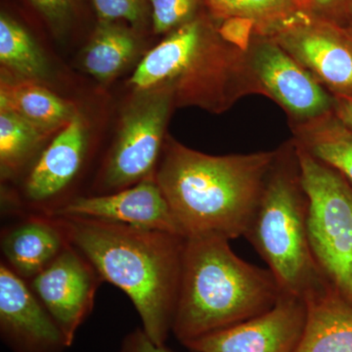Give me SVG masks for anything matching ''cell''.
Here are the masks:
<instances>
[{
	"mask_svg": "<svg viewBox=\"0 0 352 352\" xmlns=\"http://www.w3.org/2000/svg\"><path fill=\"white\" fill-rule=\"evenodd\" d=\"M58 219L69 243L104 281L131 298L153 342L166 344L179 294L184 236L103 220Z\"/></svg>",
	"mask_w": 352,
	"mask_h": 352,
	"instance_id": "6da1fadb",
	"label": "cell"
},
{
	"mask_svg": "<svg viewBox=\"0 0 352 352\" xmlns=\"http://www.w3.org/2000/svg\"><path fill=\"white\" fill-rule=\"evenodd\" d=\"M275 152L210 156L173 143L155 178L184 237L247 235Z\"/></svg>",
	"mask_w": 352,
	"mask_h": 352,
	"instance_id": "7a4b0ae2",
	"label": "cell"
},
{
	"mask_svg": "<svg viewBox=\"0 0 352 352\" xmlns=\"http://www.w3.org/2000/svg\"><path fill=\"white\" fill-rule=\"evenodd\" d=\"M219 236L185 237L173 333L187 342L270 310L282 291L270 270L239 258Z\"/></svg>",
	"mask_w": 352,
	"mask_h": 352,
	"instance_id": "3957f363",
	"label": "cell"
},
{
	"mask_svg": "<svg viewBox=\"0 0 352 352\" xmlns=\"http://www.w3.org/2000/svg\"><path fill=\"white\" fill-rule=\"evenodd\" d=\"M270 173L245 237L267 264L282 293L305 298L328 281L310 245L307 197L298 171L296 175L285 170Z\"/></svg>",
	"mask_w": 352,
	"mask_h": 352,
	"instance_id": "277c9868",
	"label": "cell"
},
{
	"mask_svg": "<svg viewBox=\"0 0 352 352\" xmlns=\"http://www.w3.org/2000/svg\"><path fill=\"white\" fill-rule=\"evenodd\" d=\"M310 245L322 274L352 302V189L337 170L296 150Z\"/></svg>",
	"mask_w": 352,
	"mask_h": 352,
	"instance_id": "5b68a950",
	"label": "cell"
},
{
	"mask_svg": "<svg viewBox=\"0 0 352 352\" xmlns=\"http://www.w3.org/2000/svg\"><path fill=\"white\" fill-rule=\"evenodd\" d=\"M144 92L124 113L117 141L102 168L99 183L104 194L129 188L156 173L171 89L157 87Z\"/></svg>",
	"mask_w": 352,
	"mask_h": 352,
	"instance_id": "8992f818",
	"label": "cell"
},
{
	"mask_svg": "<svg viewBox=\"0 0 352 352\" xmlns=\"http://www.w3.org/2000/svg\"><path fill=\"white\" fill-rule=\"evenodd\" d=\"M102 282L96 268L69 243L50 266L28 283L72 346L78 328L94 309Z\"/></svg>",
	"mask_w": 352,
	"mask_h": 352,
	"instance_id": "52a82bcc",
	"label": "cell"
},
{
	"mask_svg": "<svg viewBox=\"0 0 352 352\" xmlns=\"http://www.w3.org/2000/svg\"><path fill=\"white\" fill-rule=\"evenodd\" d=\"M270 38L336 94L352 95V43L339 25L302 15Z\"/></svg>",
	"mask_w": 352,
	"mask_h": 352,
	"instance_id": "ba28073f",
	"label": "cell"
},
{
	"mask_svg": "<svg viewBox=\"0 0 352 352\" xmlns=\"http://www.w3.org/2000/svg\"><path fill=\"white\" fill-rule=\"evenodd\" d=\"M305 319V300L282 293L267 311L184 346L192 352H296Z\"/></svg>",
	"mask_w": 352,
	"mask_h": 352,
	"instance_id": "9c48e42d",
	"label": "cell"
},
{
	"mask_svg": "<svg viewBox=\"0 0 352 352\" xmlns=\"http://www.w3.org/2000/svg\"><path fill=\"white\" fill-rule=\"evenodd\" d=\"M0 335L14 352H64L71 346L29 283L2 261Z\"/></svg>",
	"mask_w": 352,
	"mask_h": 352,
	"instance_id": "30bf717a",
	"label": "cell"
},
{
	"mask_svg": "<svg viewBox=\"0 0 352 352\" xmlns=\"http://www.w3.org/2000/svg\"><path fill=\"white\" fill-rule=\"evenodd\" d=\"M252 48V67L261 85L296 117L318 120L333 101L318 80L270 36H259Z\"/></svg>",
	"mask_w": 352,
	"mask_h": 352,
	"instance_id": "8fae6325",
	"label": "cell"
},
{
	"mask_svg": "<svg viewBox=\"0 0 352 352\" xmlns=\"http://www.w3.org/2000/svg\"><path fill=\"white\" fill-rule=\"evenodd\" d=\"M51 217L103 220L182 235L155 175L113 193L75 197Z\"/></svg>",
	"mask_w": 352,
	"mask_h": 352,
	"instance_id": "7c38bea8",
	"label": "cell"
},
{
	"mask_svg": "<svg viewBox=\"0 0 352 352\" xmlns=\"http://www.w3.org/2000/svg\"><path fill=\"white\" fill-rule=\"evenodd\" d=\"M87 155V133L78 116H74L43 150L28 173L24 197L27 214L52 215L56 201L75 182Z\"/></svg>",
	"mask_w": 352,
	"mask_h": 352,
	"instance_id": "4fadbf2b",
	"label": "cell"
},
{
	"mask_svg": "<svg viewBox=\"0 0 352 352\" xmlns=\"http://www.w3.org/2000/svg\"><path fill=\"white\" fill-rule=\"evenodd\" d=\"M69 244L61 219L50 215L25 214L2 228V263L15 274L32 281Z\"/></svg>",
	"mask_w": 352,
	"mask_h": 352,
	"instance_id": "5bb4252c",
	"label": "cell"
},
{
	"mask_svg": "<svg viewBox=\"0 0 352 352\" xmlns=\"http://www.w3.org/2000/svg\"><path fill=\"white\" fill-rule=\"evenodd\" d=\"M303 300L307 319L296 352H352V302L329 281Z\"/></svg>",
	"mask_w": 352,
	"mask_h": 352,
	"instance_id": "9a60e30c",
	"label": "cell"
},
{
	"mask_svg": "<svg viewBox=\"0 0 352 352\" xmlns=\"http://www.w3.org/2000/svg\"><path fill=\"white\" fill-rule=\"evenodd\" d=\"M205 36L201 20L180 25L143 58L131 76L132 87L138 91H148L183 73L200 52Z\"/></svg>",
	"mask_w": 352,
	"mask_h": 352,
	"instance_id": "2e32d148",
	"label": "cell"
},
{
	"mask_svg": "<svg viewBox=\"0 0 352 352\" xmlns=\"http://www.w3.org/2000/svg\"><path fill=\"white\" fill-rule=\"evenodd\" d=\"M0 109L17 113L46 135L61 131L75 116L68 102L38 85L36 80H30L15 82L2 80Z\"/></svg>",
	"mask_w": 352,
	"mask_h": 352,
	"instance_id": "e0dca14e",
	"label": "cell"
},
{
	"mask_svg": "<svg viewBox=\"0 0 352 352\" xmlns=\"http://www.w3.org/2000/svg\"><path fill=\"white\" fill-rule=\"evenodd\" d=\"M215 17L240 19L254 25V34L272 36L278 30L302 15L300 0H207Z\"/></svg>",
	"mask_w": 352,
	"mask_h": 352,
	"instance_id": "ac0fdd59",
	"label": "cell"
},
{
	"mask_svg": "<svg viewBox=\"0 0 352 352\" xmlns=\"http://www.w3.org/2000/svg\"><path fill=\"white\" fill-rule=\"evenodd\" d=\"M135 50L131 32L113 22L100 21L83 53V66L88 74L105 82L122 71Z\"/></svg>",
	"mask_w": 352,
	"mask_h": 352,
	"instance_id": "d6986e66",
	"label": "cell"
},
{
	"mask_svg": "<svg viewBox=\"0 0 352 352\" xmlns=\"http://www.w3.org/2000/svg\"><path fill=\"white\" fill-rule=\"evenodd\" d=\"M0 61L22 80H41L47 75L45 59L34 39L3 13L0 17Z\"/></svg>",
	"mask_w": 352,
	"mask_h": 352,
	"instance_id": "ffe728a7",
	"label": "cell"
},
{
	"mask_svg": "<svg viewBox=\"0 0 352 352\" xmlns=\"http://www.w3.org/2000/svg\"><path fill=\"white\" fill-rule=\"evenodd\" d=\"M305 133V149L352 183V131L339 119L315 120Z\"/></svg>",
	"mask_w": 352,
	"mask_h": 352,
	"instance_id": "44dd1931",
	"label": "cell"
},
{
	"mask_svg": "<svg viewBox=\"0 0 352 352\" xmlns=\"http://www.w3.org/2000/svg\"><path fill=\"white\" fill-rule=\"evenodd\" d=\"M47 136L17 113L0 109L2 175H12L17 173Z\"/></svg>",
	"mask_w": 352,
	"mask_h": 352,
	"instance_id": "7402d4cb",
	"label": "cell"
},
{
	"mask_svg": "<svg viewBox=\"0 0 352 352\" xmlns=\"http://www.w3.org/2000/svg\"><path fill=\"white\" fill-rule=\"evenodd\" d=\"M153 8V25L157 34H163L182 23L189 22L197 0H149ZM183 25V24H182Z\"/></svg>",
	"mask_w": 352,
	"mask_h": 352,
	"instance_id": "603a6c76",
	"label": "cell"
},
{
	"mask_svg": "<svg viewBox=\"0 0 352 352\" xmlns=\"http://www.w3.org/2000/svg\"><path fill=\"white\" fill-rule=\"evenodd\" d=\"M100 21L126 20L133 25L141 24L144 15L143 0H92Z\"/></svg>",
	"mask_w": 352,
	"mask_h": 352,
	"instance_id": "cb8c5ba5",
	"label": "cell"
},
{
	"mask_svg": "<svg viewBox=\"0 0 352 352\" xmlns=\"http://www.w3.org/2000/svg\"><path fill=\"white\" fill-rule=\"evenodd\" d=\"M349 0H300L305 12L317 19L339 24Z\"/></svg>",
	"mask_w": 352,
	"mask_h": 352,
	"instance_id": "d4e9b609",
	"label": "cell"
},
{
	"mask_svg": "<svg viewBox=\"0 0 352 352\" xmlns=\"http://www.w3.org/2000/svg\"><path fill=\"white\" fill-rule=\"evenodd\" d=\"M118 352H173L164 344H157L151 338L145 333L143 328L132 331L122 340Z\"/></svg>",
	"mask_w": 352,
	"mask_h": 352,
	"instance_id": "484cf974",
	"label": "cell"
},
{
	"mask_svg": "<svg viewBox=\"0 0 352 352\" xmlns=\"http://www.w3.org/2000/svg\"><path fill=\"white\" fill-rule=\"evenodd\" d=\"M50 22L60 24L69 17L74 0H31Z\"/></svg>",
	"mask_w": 352,
	"mask_h": 352,
	"instance_id": "4316f807",
	"label": "cell"
},
{
	"mask_svg": "<svg viewBox=\"0 0 352 352\" xmlns=\"http://www.w3.org/2000/svg\"><path fill=\"white\" fill-rule=\"evenodd\" d=\"M335 103L338 119L352 131V95H338Z\"/></svg>",
	"mask_w": 352,
	"mask_h": 352,
	"instance_id": "83f0119b",
	"label": "cell"
},
{
	"mask_svg": "<svg viewBox=\"0 0 352 352\" xmlns=\"http://www.w3.org/2000/svg\"><path fill=\"white\" fill-rule=\"evenodd\" d=\"M338 25L342 28V31L346 32L347 38L351 39L352 43V0H349V3H347L344 15H342V19Z\"/></svg>",
	"mask_w": 352,
	"mask_h": 352,
	"instance_id": "f1b7e54d",
	"label": "cell"
}]
</instances>
